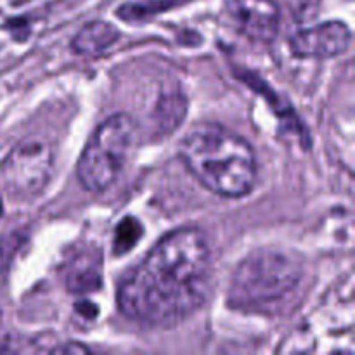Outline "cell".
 <instances>
[{"label": "cell", "instance_id": "4fadbf2b", "mask_svg": "<svg viewBox=\"0 0 355 355\" xmlns=\"http://www.w3.org/2000/svg\"><path fill=\"white\" fill-rule=\"evenodd\" d=\"M75 311L78 312L82 318L89 319V321H94V319L97 318V314H99V307H97L96 304H92V302H87V300L76 302Z\"/></svg>", "mask_w": 355, "mask_h": 355}, {"label": "cell", "instance_id": "5bb4252c", "mask_svg": "<svg viewBox=\"0 0 355 355\" xmlns=\"http://www.w3.org/2000/svg\"><path fill=\"white\" fill-rule=\"evenodd\" d=\"M52 352L55 354H87L89 352V349L83 345H76V343H68V345H62V347H58V349H54Z\"/></svg>", "mask_w": 355, "mask_h": 355}, {"label": "cell", "instance_id": "ba28073f", "mask_svg": "<svg viewBox=\"0 0 355 355\" xmlns=\"http://www.w3.org/2000/svg\"><path fill=\"white\" fill-rule=\"evenodd\" d=\"M118 38H120V31L114 24L106 23V21H90L75 35L71 47L78 54H99L116 44Z\"/></svg>", "mask_w": 355, "mask_h": 355}, {"label": "cell", "instance_id": "8992f818", "mask_svg": "<svg viewBox=\"0 0 355 355\" xmlns=\"http://www.w3.org/2000/svg\"><path fill=\"white\" fill-rule=\"evenodd\" d=\"M352 40V31L342 21H328L305 28L291 37L290 47L297 58L329 59L343 54Z\"/></svg>", "mask_w": 355, "mask_h": 355}, {"label": "cell", "instance_id": "9c48e42d", "mask_svg": "<svg viewBox=\"0 0 355 355\" xmlns=\"http://www.w3.org/2000/svg\"><path fill=\"white\" fill-rule=\"evenodd\" d=\"M64 281L69 293L85 295L97 291L103 284L99 262H96L92 257H78L66 270Z\"/></svg>", "mask_w": 355, "mask_h": 355}, {"label": "cell", "instance_id": "9a60e30c", "mask_svg": "<svg viewBox=\"0 0 355 355\" xmlns=\"http://www.w3.org/2000/svg\"><path fill=\"white\" fill-rule=\"evenodd\" d=\"M3 214V205H2V198H0V217H2Z\"/></svg>", "mask_w": 355, "mask_h": 355}, {"label": "cell", "instance_id": "8fae6325", "mask_svg": "<svg viewBox=\"0 0 355 355\" xmlns=\"http://www.w3.org/2000/svg\"><path fill=\"white\" fill-rule=\"evenodd\" d=\"M142 236H144L142 224L135 217L128 215L116 225V231L113 236V253L116 257L127 255L141 241Z\"/></svg>", "mask_w": 355, "mask_h": 355}, {"label": "cell", "instance_id": "277c9868", "mask_svg": "<svg viewBox=\"0 0 355 355\" xmlns=\"http://www.w3.org/2000/svg\"><path fill=\"white\" fill-rule=\"evenodd\" d=\"M134 137L135 123L125 113L113 114L96 128L76 165L83 189L103 193L116 182L130 156Z\"/></svg>", "mask_w": 355, "mask_h": 355}, {"label": "cell", "instance_id": "3957f363", "mask_svg": "<svg viewBox=\"0 0 355 355\" xmlns=\"http://www.w3.org/2000/svg\"><path fill=\"white\" fill-rule=\"evenodd\" d=\"M304 277V263L293 252L260 248L236 267L229 304L246 312H272L286 304Z\"/></svg>", "mask_w": 355, "mask_h": 355}, {"label": "cell", "instance_id": "30bf717a", "mask_svg": "<svg viewBox=\"0 0 355 355\" xmlns=\"http://www.w3.org/2000/svg\"><path fill=\"white\" fill-rule=\"evenodd\" d=\"M187 113V101L182 94L170 92L159 97V103L156 106V123L159 130L172 132L180 127Z\"/></svg>", "mask_w": 355, "mask_h": 355}, {"label": "cell", "instance_id": "5b68a950", "mask_svg": "<svg viewBox=\"0 0 355 355\" xmlns=\"http://www.w3.org/2000/svg\"><path fill=\"white\" fill-rule=\"evenodd\" d=\"M54 168V153L40 139L19 142L2 163L7 191L17 200H33L47 187Z\"/></svg>", "mask_w": 355, "mask_h": 355}, {"label": "cell", "instance_id": "7c38bea8", "mask_svg": "<svg viewBox=\"0 0 355 355\" xmlns=\"http://www.w3.org/2000/svg\"><path fill=\"white\" fill-rule=\"evenodd\" d=\"M189 0H141V2L125 3L118 9V16L127 21H142L146 17L158 14L159 10L172 9V7L186 3Z\"/></svg>", "mask_w": 355, "mask_h": 355}, {"label": "cell", "instance_id": "6da1fadb", "mask_svg": "<svg viewBox=\"0 0 355 355\" xmlns=\"http://www.w3.org/2000/svg\"><path fill=\"white\" fill-rule=\"evenodd\" d=\"M211 252L205 232L182 227L163 236L121 279L118 309L125 318L170 328L198 311L210 290Z\"/></svg>", "mask_w": 355, "mask_h": 355}, {"label": "cell", "instance_id": "52a82bcc", "mask_svg": "<svg viewBox=\"0 0 355 355\" xmlns=\"http://www.w3.org/2000/svg\"><path fill=\"white\" fill-rule=\"evenodd\" d=\"M231 12L248 38L269 44L279 31V7L274 0H232Z\"/></svg>", "mask_w": 355, "mask_h": 355}, {"label": "cell", "instance_id": "7a4b0ae2", "mask_svg": "<svg viewBox=\"0 0 355 355\" xmlns=\"http://www.w3.org/2000/svg\"><path fill=\"white\" fill-rule=\"evenodd\" d=\"M179 158L201 186L222 198H243L257 184L252 146L222 125H193L179 142Z\"/></svg>", "mask_w": 355, "mask_h": 355}]
</instances>
